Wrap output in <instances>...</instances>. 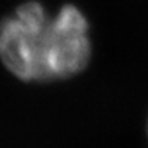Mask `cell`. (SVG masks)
Wrapping results in <instances>:
<instances>
[{
    "instance_id": "1",
    "label": "cell",
    "mask_w": 148,
    "mask_h": 148,
    "mask_svg": "<svg viewBox=\"0 0 148 148\" xmlns=\"http://www.w3.org/2000/svg\"><path fill=\"white\" fill-rule=\"evenodd\" d=\"M90 57L88 21L73 5L49 16L41 3L29 2L0 25V60L13 76L25 82L77 76Z\"/></svg>"
},
{
    "instance_id": "2",
    "label": "cell",
    "mask_w": 148,
    "mask_h": 148,
    "mask_svg": "<svg viewBox=\"0 0 148 148\" xmlns=\"http://www.w3.org/2000/svg\"><path fill=\"white\" fill-rule=\"evenodd\" d=\"M147 131H148V125H147Z\"/></svg>"
}]
</instances>
